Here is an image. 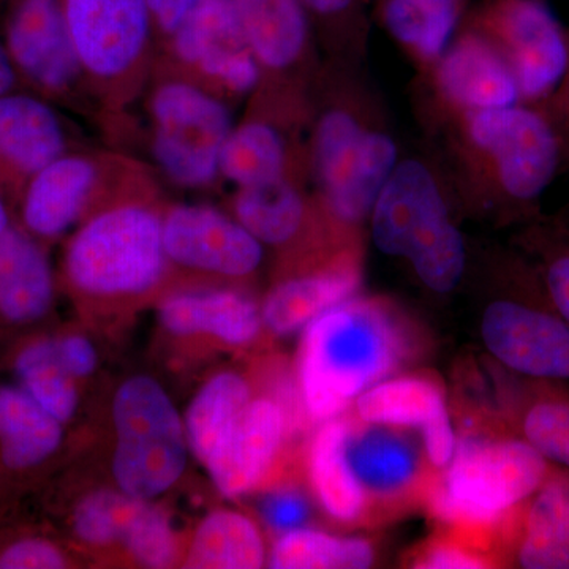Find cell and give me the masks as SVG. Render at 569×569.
I'll return each instance as SVG.
<instances>
[{"mask_svg": "<svg viewBox=\"0 0 569 569\" xmlns=\"http://www.w3.org/2000/svg\"><path fill=\"white\" fill-rule=\"evenodd\" d=\"M163 209L153 194L127 198L92 213L66 238L59 291L77 321L104 342L121 340L170 288Z\"/></svg>", "mask_w": 569, "mask_h": 569, "instance_id": "6da1fadb", "label": "cell"}, {"mask_svg": "<svg viewBox=\"0 0 569 569\" xmlns=\"http://www.w3.org/2000/svg\"><path fill=\"white\" fill-rule=\"evenodd\" d=\"M410 326L380 299L355 296L301 332L296 377L313 426L342 417L366 389L387 380L415 353Z\"/></svg>", "mask_w": 569, "mask_h": 569, "instance_id": "7a4b0ae2", "label": "cell"}, {"mask_svg": "<svg viewBox=\"0 0 569 569\" xmlns=\"http://www.w3.org/2000/svg\"><path fill=\"white\" fill-rule=\"evenodd\" d=\"M550 462L523 438L466 433L440 478L426 486L433 518L467 535L475 548L549 477Z\"/></svg>", "mask_w": 569, "mask_h": 569, "instance_id": "3957f363", "label": "cell"}, {"mask_svg": "<svg viewBox=\"0 0 569 569\" xmlns=\"http://www.w3.org/2000/svg\"><path fill=\"white\" fill-rule=\"evenodd\" d=\"M104 408V479L134 500H162L178 488L192 458L173 397L159 378L137 372L116 381Z\"/></svg>", "mask_w": 569, "mask_h": 569, "instance_id": "277c9868", "label": "cell"}, {"mask_svg": "<svg viewBox=\"0 0 569 569\" xmlns=\"http://www.w3.org/2000/svg\"><path fill=\"white\" fill-rule=\"evenodd\" d=\"M153 310L157 353L173 372H192L222 355H253L269 337L261 302L247 288H176Z\"/></svg>", "mask_w": 569, "mask_h": 569, "instance_id": "5b68a950", "label": "cell"}, {"mask_svg": "<svg viewBox=\"0 0 569 569\" xmlns=\"http://www.w3.org/2000/svg\"><path fill=\"white\" fill-rule=\"evenodd\" d=\"M144 171L121 157L66 152L26 183L14 220L50 247L86 219L127 198L151 194Z\"/></svg>", "mask_w": 569, "mask_h": 569, "instance_id": "8992f818", "label": "cell"}, {"mask_svg": "<svg viewBox=\"0 0 569 569\" xmlns=\"http://www.w3.org/2000/svg\"><path fill=\"white\" fill-rule=\"evenodd\" d=\"M151 159L174 186L200 190L220 178V153L234 123L222 97L182 74L153 84L148 100Z\"/></svg>", "mask_w": 569, "mask_h": 569, "instance_id": "52a82bcc", "label": "cell"}, {"mask_svg": "<svg viewBox=\"0 0 569 569\" xmlns=\"http://www.w3.org/2000/svg\"><path fill=\"white\" fill-rule=\"evenodd\" d=\"M86 82L99 96L127 100L140 86L151 54L148 0H62Z\"/></svg>", "mask_w": 569, "mask_h": 569, "instance_id": "ba28073f", "label": "cell"}, {"mask_svg": "<svg viewBox=\"0 0 569 569\" xmlns=\"http://www.w3.org/2000/svg\"><path fill=\"white\" fill-rule=\"evenodd\" d=\"M170 288L241 287L260 271L264 246L231 213L209 204L163 209Z\"/></svg>", "mask_w": 569, "mask_h": 569, "instance_id": "9c48e42d", "label": "cell"}, {"mask_svg": "<svg viewBox=\"0 0 569 569\" xmlns=\"http://www.w3.org/2000/svg\"><path fill=\"white\" fill-rule=\"evenodd\" d=\"M313 171L326 209L343 224L370 216L378 194L395 171L397 146L343 110L326 111L313 134Z\"/></svg>", "mask_w": 569, "mask_h": 569, "instance_id": "30bf717a", "label": "cell"}, {"mask_svg": "<svg viewBox=\"0 0 569 569\" xmlns=\"http://www.w3.org/2000/svg\"><path fill=\"white\" fill-rule=\"evenodd\" d=\"M468 137L492 162L498 187L535 203L559 173L563 146L548 111L527 104L468 112Z\"/></svg>", "mask_w": 569, "mask_h": 569, "instance_id": "8fae6325", "label": "cell"}, {"mask_svg": "<svg viewBox=\"0 0 569 569\" xmlns=\"http://www.w3.org/2000/svg\"><path fill=\"white\" fill-rule=\"evenodd\" d=\"M77 436L0 376V516L37 497L74 455Z\"/></svg>", "mask_w": 569, "mask_h": 569, "instance_id": "7c38bea8", "label": "cell"}, {"mask_svg": "<svg viewBox=\"0 0 569 569\" xmlns=\"http://www.w3.org/2000/svg\"><path fill=\"white\" fill-rule=\"evenodd\" d=\"M167 40L182 77L222 99L246 96L260 82L263 71L230 0H209Z\"/></svg>", "mask_w": 569, "mask_h": 569, "instance_id": "4fadbf2b", "label": "cell"}, {"mask_svg": "<svg viewBox=\"0 0 569 569\" xmlns=\"http://www.w3.org/2000/svg\"><path fill=\"white\" fill-rule=\"evenodd\" d=\"M295 440L283 407L257 387L241 417L201 467L220 496L239 500L282 477L284 449Z\"/></svg>", "mask_w": 569, "mask_h": 569, "instance_id": "5bb4252c", "label": "cell"}, {"mask_svg": "<svg viewBox=\"0 0 569 569\" xmlns=\"http://www.w3.org/2000/svg\"><path fill=\"white\" fill-rule=\"evenodd\" d=\"M498 50L518 82L520 102L549 100L569 67V36L545 0H500L493 17Z\"/></svg>", "mask_w": 569, "mask_h": 569, "instance_id": "9a60e30c", "label": "cell"}, {"mask_svg": "<svg viewBox=\"0 0 569 569\" xmlns=\"http://www.w3.org/2000/svg\"><path fill=\"white\" fill-rule=\"evenodd\" d=\"M486 348L500 365L519 376L569 381V325L553 306L497 299L481 320Z\"/></svg>", "mask_w": 569, "mask_h": 569, "instance_id": "2e32d148", "label": "cell"}, {"mask_svg": "<svg viewBox=\"0 0 569 569\" xmlns=\"http://www.w3.org/2000/svg\"><path fill=\"white\" fill-rule=\"evenodd\" d=\"M6 48L21 80L44 99H69L86 81L62 0H17Z\"/></svg>", "mask_w": 569, "mask_h": 569, "instance_id": "e0dca14e", "label": "cell"}, {"mask_svg": "<svg viewBox=\"0 0 569 569\" xmlns=\"http://www.w3.org/2000/svg\"><path fill=\"white\" fill-rule=\"evenodd\" d=\"M59 293L50 247L14 220L0 236V346L52 323Z\"/></svg>", "mask_w": 569, "mask_h": 569, "instance_id": "ac0fdd59", "label": "cell"}, {"mask_svg": "<svg viewBox=\"0 0 569 569\" xmlns=\"http://www.w3.org/2000/svg\"><path fill=\"white\" fill-rule=\"evenodd\" d=\"M448 220L443 193L429 168L418 160H403L370 212L373 244L389 257L410 260Z\"/></svg>", "mask_w": 569, "mask_h": 569, "instance_id": "d6986e66", "label": "cell"}, {"mask_svg": "<svg viewBox=\"0 0 569 569\" xmlns=\"http://www.w3.org/2000/svg\"><path fill=\"white\" fill-rule=\"evenodd\" d=\"M69 152L61 114L39 93L0 96V192L17 206L26 183Z\"/></svg>", "mask_w": 569, "mask_h": 569, "instance_id": "ffe728a7", "label": "cell"}, {"mask_svg": "<svg viewBox=\"0 0 569 569\" xmlns=\"http://www.w3.org/2000/svg\"><path fill=\"white\" fill-rule=\"evenodd\" d=\"M51 325L0 346V376L24 389L48 413L77 433L88 411L89 391L63 367Z\"/></svg>", "mask_w": 569, "mask_h": 569, "instance_id": "44dd1931", "label": "cell"}, {"mask_svg": "<svg viewBox=\"0 0 569 569\" xmlns=\"http://www.w3.org/2000/svg\"><path fill=\"white\" fill-rule=\"evenodd\" d=\"M361 282L358 264L347 258L280 277L261 301L266 331L276 339L299 335L332 307L358 296Z\"/></svg>", "mask_w": 569, "mask_h": 569, "instance_id": "7402d4cb", "label": "cell"}, {"mask_svg": "<svg viewBox=\"0 0 569 569\" xmlns=\"http://www.w3.org/2000/svg\"><path fill=\"white\" fill-rule=\"evenodd\" d=\"M347 455L369 500L392 503L426 488L421 455L402 427L348 419Z\"/></svg>", "mask_w": 569, "mask_h": 569, "instance_id": "603a6c76", "label": "cell"}, {"mask_svg": "<svg viewBox=\"0 0 569 569\" xmlns=\"http://www.w3.org/2000/svg\"><path fill=\"white\" fill-rule=\"evenodd\" d=\"M438 59V86L449 102L468 111L522 103L515 73L493 41L466 36Z\"/></svg>", "mask_w": 569, "mask_h": 569, "instance_id": "cb8c5ba5", "label": "cell"}, {"mask_svg": "<svg viewBox=\"0 0 569 569\" xmlns=\"http://www.w3.org/2000/svg\"><path fill=\"white\" fill-rule=\"evenodd\" d=\"M348 419H328L313 427L305 451L307 486L318 507L339 523L361 522L369 497L356 478L347 455Z\"/></svg>", "mask_w": 569, "mask_h": 569, "instance_id": "d4e9b609", "label": "cell"}, {"mask_svg": "<svg viewBox=\"0 0 569 569\" xmlns=\"http://www.w3.org/2000/svg\"><path fill=\"white\" fill-rule=\"evenodd\" d=\"M269 549L258 520L233 508H213L186 537L181 568L258 569Z\"/></svg>", "mask_w": 569, "mask_h": 569, "instance_id": "484cf974", "label": "cell"}, {"mask_svg": "<svg viewBox=\"0 0 569 569\" xmlns=\"http://www.w3.org/2000/svg\"><path fill=\"white\" fill-rule=\"evenodd\" d=\"M257 391L252 373L222 367L204 378L183 413L190 455L203 466Z\"/></svg>", "mask_w": 569, "mask_h": 569, "instance_id": "4316f807", "label": "cell"}, {"mask_svg": "<svg viewBox=\"0 0 569 569\" xmlns=\"http://www.w3.org/2000/svg\"><path fill=\"white\" fill-rule=\"evenodd\" d=\"M261 71H282L305 54L309 21L301 0H230Z\"/></svg>", "mask_w": 569, "mask_h": 569, "instance_id": "83f0119b", "label": "cell"}, {"mask_svg": "<svg viewBox=\"0 0 569 569\" xmlns=\"http://www.w3.org/2000/svg\"><path fill=\"white\" fill-rule=\"evenodd\" d=\"M516 560L523 569H569V470H550L531 497Z\"/></svg>", "mask_w": 569, "mask_h": 569, "instance_id": "f1b7e54d", "label": "cell"}, {"mask_svg": "<svg viewBox=\"0 0 569 569\" xmlns=\"http://www.w3.org/2000/svg\"><path fill=\"white\" fill-rule=\"evenodd\" d=\"M230 213L257 241L274 249H288L298 242L309 222L306 198L287 176L238 189Z\"/></svg>", "mask_w": 569, "mask_h": 569, "instance_id": "f546056e", "label": "cell"}, {"mask_svg": "<svg viewBox=\"0 0 569 569\" xmlns=\"http://www.w3.org/2000/svg\"><path fill=\"white\" fill-rule=\"evenodd\" d=\"M356 418L366 425L418 429L448 410L443 387L429 376L387 378L366 389L355 403Z\"/></svg>", "mask_w": 569, "mask_h": 569, "instance_id": "4dcf8cb0", "label": "cell"}, {"mask_svg": "<svg viewBox=\"0 0 569 569\" xmlns=\"http://www.w3.org/2000/svg\"><path fill=\"white\" fill-rule=\"evenodd\" d=\"M21 508L0 516V569H74L89 561L41 516L21 518Z\"/></svg>", "mask_w": 569, "mask_h": 569, "instance_id": "1f68e13d", "label": "cell"}, {"mask_svg": "<svg viewBox=\"0 0 569 569\" xmlns=\"http://www.w3.org/2000/svg\"><path fill=\"white\" fill-rule=\"evenodd\" d=\"M284 170L287 142L277 127L258 119L233 127L220 153V178L242 189L282 179Z\"/></svg>", "mask_w": 569, "mask_h": 569, "instance_id": "d6a6232c", "label": "cell"}, {"mask_svg": "<svg viewBox=\"0 0 569 569\" xmlns=\"http://www.w3.org/2000/svg\"><path fill=\"white\" fill-rule=\"evenodd\" d=\"M376 549L362 538H342L302 527L279 535L269 549L268 567L274 569H366Z\"/></svg>", "mask_w": 569, "mask_h": 569, "instance_id": "836d02e7", "label": "cell"}, {"mask_svg": "<svg viewBox=\"0 0 569 569\" xmlns=\"http://www.w3.org/2000/svg\"><path fill=\"white\" fill-rule=\"evenodd\" d=\"M186 537L162 500L141 501L122 545V567L181 568Z\"/></svg>", "mask_w": 569, "mask_h": 569, "instance_id": "e575fe53", "label": "cell"}, {"mask_svg": "<svg viewBox=\"0 0 569 569\" xmlns=\"http://www.w3.org/2000/svg\"><path fill=\"white\" fill-rule=\"evenodd\" d=\"M421 282L436 293L445 295L458 287L467 264L463 236L448 220L413 257L410 258Z\"/></svg>", "mask_w": 569, "mask_h": 569, "instance_id": "d590c367", "label": "cell"}, {"mask_svg": "<svg viewBox=\"0 0 569 569\" xmlns=\"http://www.w3.org/2000/svg\"><path fill=\"white\" fill-rule=\"evenodd\" d=\"M252 496H257L254 501L260 522L274 537L302 529L312 519V501L307 496L306 486L293 479L277 478Z\"/></svg>", "mask_w": 569, "mask_h": 569, "instance_id": "8d00e7d4", "label": "cell"}, {"mask_svg": "<svg viewBox=\"0 0 569 569\" xmlns=\"http://www.w3.org/2000/svg\"><path fill=\"white\" fill-rule=\"evenodd\" d=\"M522 438L549 462L569 470V400H538L522 419Z\"/></svg>", "mask_w": 569, "mask_h": 569, "instance_id": "74e56055", "label": "cell"}, {"mask_svg": "<svg viewBox=\"0 0 569 569\" xmlns=\"http://www.w3.org/2000/svg\"><path fill=\"white\" fill-rule=\"evenodd\" d=\"M52 339L63 367L82 388L91 391L102 370V337L86 328L80 321L51 325Z\"/></svg>", "mask_w": 569, "mask_h": 569, "instance_id": "f35d334b", "label": "cell"}, {"mask_svg": "<svg viewBox=\"0 0 569 569\" xmlns=\"http://www.w3.org/2000/svg\"><path fill=\"white\" fill-rule=\"evenodd\" d=\"M485 550L463 539H438L418 550L413 567L419 569H485L492 567Z\"/></svg>", "mask_w": 569, "mask_h": 569, "instance_id": "ab89813d", "label": "cell"}, {"mask_svg": "<svg viewBox=\"0 0 569 569\" xmlns=\"http://www.w3.org/2000/svg\"><path fill=\"white\" fill-rule=\"evenodd\" d=\"M427 24L426 59H438L449 47L459 17V0H415Z\"/></svg>", "mask_w": 569, "mask_h": 569, "instance_id": "60d3db41", "label": "cell"}, {"mask_svg": "<svg viewBox=\"0 0 569 569\" xmlns=\"http://www.w3.org/2000/svg\"><path fill=\"white\" fill-rule=\"evenodd\" d=\"M542 282L550 305L569 325V244L556 246L545 254Z\"/></svg>", "mask_w": 569, "mask_h": 569, "instance_id": "b9f144b4", "label": "cell"}, {"mask_svg": "<svg viewBox=\"0 0 569 569\" xmlns=\"http://www.w3.org/2000/svg\"><path fill=\"white\" fill-rule=\"evenodd\" d=\"M427 462L438 471H443L452 462L458 448V438L452 427L449 411H441L429 425L422 427Z\"/></svg>", "mask_w": 569, "mask_h": 569, "instance_id": "7bdbcfd3", "label": "cell"}, {"mask_svg": "<svg viewBox=\"0 0 569 569\" xmlns=\"http://www.w3.org/2000/svg\"><path fill=\"white\" fill-rule=\"evenodd\" d=\"M148 2L151 7L156 31L168 39L193 11L200 9L209 0H148Z\"/></svg>", "mask_w": 569, "mask_h": 569, "instance_id": "ee69618b", "label": "cell"}, {"mask_svg": "<svg viewBox=\"0 0 569 569\" xmlns=\"http://www.w3.org/2000/svg\"><path fill=\"white\" fill-rule=\"evenodd\" d=\"M548 114L560 134L561 146H563V156H569V67L563 81L556 93L550 97Z\"/></svg>", "mask_w": 569, "mask_h": 569, "instance_id": "f6af8a7d", "label": "cell"}, {"mask_svg": "<svg viewBox=\"0 0 569 569\" xmlns=\"http://www.w3.org/2000/svg\"><path fill=\"white\" fill-rule=\"evenodd\" d=\"M20 80V74H18L17 69H14L13 61H11L6 44L0 43V96H2V93L17 91Z\"/></svg>", "mask_w": 569, "mask_h": 569, "instance_id": "bcb514c9", "label": "cell"}, {"mask_svg": "<svg viewBox=\"0 0 569 569\" xmlns=\"http://www.w3.org/2000/svg\"><path fill=\"white\" fill-rule=\"evenodd\" d=\"M307 11L320 17H336L353 6V0H301Z\"/></svg>", "mask_w": 569, "mask_h": 569, "instance_id": "7dc6e473", "label": "cell"}, {"mask_svg": "<svg viewBox=\"0 0 569 569\" xmlns=\"http://www.w3.org/2000/svg\"><path fill=\"white\" fill-rule=\"evenodd\" d=\"M14 223L13 208L9 203L3 193L0 192V236L6 233L7 230Z\"/></svg>", "mask_w": 569, "mask_h": 569, "instance_id": "c3c4849f", "label": "cell"}]
</instances>
